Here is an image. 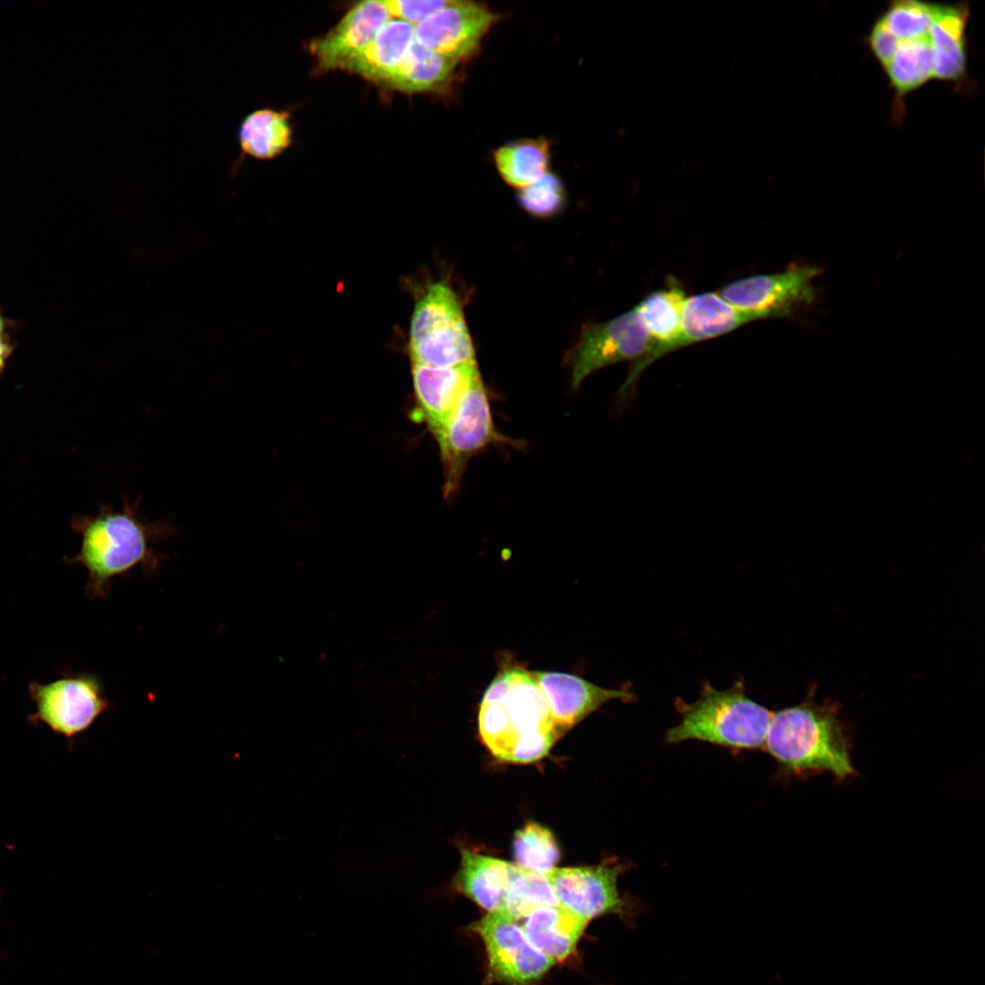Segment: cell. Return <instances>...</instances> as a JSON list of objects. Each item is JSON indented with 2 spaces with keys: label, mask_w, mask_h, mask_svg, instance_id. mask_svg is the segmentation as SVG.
Here are the masks:
<instances>
[{
  "label": "cell",
  "mask_w": 985,
  "mask_h": 985,
  "mask_svg": "<svg viewBox=\"0 0 985 985\" xmlns=\"http://www.w3.org/2000/svg\"><path fill=\"white\" fill-rule=\"evenodd\" d=\"M478 721L491 753L514 763L543 758L562 734L533 672L509 661L484 691Z\"/></svg>",
  "instance_id": "1"
},
{
  "label": "cell",
  "mask_w": 985,
  "mask_h": 985,
  "mask_svg": "<svg viewBox=\"0 0 985 985\" xmlns=\"http://www.w3.org/2000/svg\"><path fill=\"white\" fill-rule=\"evenodd\" d=\"M140 500L125 498L119 510L104 505L96 516L78 524L81 547L72 561L88 573L85 592L89 598H106L112 579L135 567L149 573L158 568L163 556L154 543L174 529L164 521L148 523L139 513Z\"/></svg>",
  "instance_id": "2"
},
{
  "label": "cell",
  "mask_w": 985,
  "mask_h": 985,
  "mask_svg": "<svg viewBox=\"0 0 985 985\" xmlns=\"http://www.w3.org/2000/svg\"><path fill=\"white\" fill-rule=\"evenodd\" d=\"M763 749L787 773L826 771L839 780L855 773L836 713L813 701L774 712Z\"/></svg>",
  "instance_id": "3"
},
{
  "label": "cell",
  "mask_w": 985,
  "mask_h": 985,
  "mask_svg": "<svg viewBox=\"0 0 985 985\" xmlns=\"http://www.w3.org/2000/svg\"><path fill=\"white\" fill-rule=\"evenodd\" d=\"M677 708L681 721L667 731L669 743L698 740L733 750L763 749L773 714L746 695L742 679L725 690L706 684L699 700H678Z\"/></svg>",
  "instance_id": "4"
},
{
  "label": "cell",
  "mask_w": 985,
  "mask_h": 985,
  "mask_svg": "<svg viewBox=\"0 0 985 985\" xmlns=\"http://www.w3.org/2000/svg\"><path fill=\"white\" fill-rule=\"evenodd\" d=\"M29 694L36 707L30 721L42 722L67 739L87 731L113 707L100 680L91 674H78L48 684L33 682Z\"/></svg>",
  "instance_id": "5"
},
{
  "label": "cell",
  "mask_w": 985,
  "mask_h": 985,
  "mask_svg": "<svg viewBox=\"0 0 985 985\" xmlns=\"http://www.w3.org/2000/svg\"><path fill=\"white\" fill-rule=\"evenodd\" d=\"M496 438L489 399L478 373L436 437L445 471L446 496L458 489L470 459Z\"/></svg>",
  "instance_id": "6"
},
{
  "label": "cell",
  "mask_w": 985,
  "mask_h": 985,
  "mask_svg": "<svg viewBox=\"0 0 985 985\" xmlns=\"http://www.w3.org/2000/svg\"><path fill=\"white\" fill-rule=\"evenodd\" d=\"M627 869V864L610 859L591 866L554 868L545 876L560 905L586 921L607 914L630 920L637 905L617 888V878Z\"/></svg>",
  "instance_id": "7"
},
{
  "label": "cell",
  "mask_w": 985,
  "mask_h": 985,
  "mask_svg": "<svg viewBox=\"0 0 985 985\" xmlns=\"http://www.w3.org/2000/svg\"><path fill=\"white\" fill-rule=\"evenodd\" d=\"M653 347L638 314L630 311L611 320L590 323L566 357L571 385L578 387L591 373L620 361L640 359Z\"/></svg>",
  "instance_id": "8"
},
{
  "label": "cell",
  "mask_w": 985,
  "mask_h": 985,
  "mask_svg": "<svg viewBox=\"0 0 985 985\" xmlns=\"http://www.w3.org/2000/svg\"><path fill=\"white\" fill-rule=\"evenodd\" d=\"M483 941L491 977L509 985H531L555 963L503 911L489 912L472 926Z\"/></svg>",
  "instance_id": "9"
},
{
  "label": "cell",
  "mask_w": 985,
  "mask_h": 985,
  "mask_svg": "<svg viewBox=\"0 0 985 985\" xmlns=\"http://www.w3.org/2000/svg\"><path fill=\"white\" fill-rule=\"evenodd\" d=\"M821 269L791 264L784 271L762 274L731 282L718 292L733 306L772 317L789 316L815 298L814 279Z\"/></svg>",
  "instance_id": "10"
},
{
  "label": "cell",
  "mask_w": 985,
  "mask_h": 985,
  "mask_svg": "<svg viewBox=\"0 0 985 985\" xmlns=\"http://www.w3.org/2000/svg\"><path fill=\"white\" fill-rule=\"evenodd\" d=\"M497 19L498 16L481 3L449 1L414 26V40L457 62L468 60L479 51Z\"/></svg>",
  "instance_id": "11"
},
{
  "label": "cell",
  "mask_w": 985,
  "mask_h": 985,
  "mask_svg": "<svg viewBox=\"0 0 985 985\" xmlns=\"http://www.w3.org/2000/svg\"><path fill=\"white\" fill-rule=\"evenodd\" d=\"M390 19L382 1L357 4L326 36L311 43L318 67L324 71L345 68Z\"/></svg>",
  "instance_id": "12"
},
{
  "label": "cell",
  "mask_w": 985,
  "mask_h": 985,
  "mask_svg": "<svg viewBox=\"0 0 985 985\" xmlns=\"http://www.w3.org/2000/svg\"><path fill=\"white\" fill-rule=\"evenodd\" d=\"M532 672L547 700L552 719L562 733L609 700H634V695L627 690L602 688L576 675L556 671Z\"/></svg>",
  "instance_id": "13"
},
{
  "label": "cell",
  "mask_w": 985,
  "mask_h": 985,
  "mask_svg": "<svg viewBox=\"0 0 985 985\" xmlns=\"http://www.w3.org/2000/svg\"><path fill=\"white\" fill-rule=\"evenodd\" d=\"M478 373L476 363L453 368L412 364L417 410L435 438L446 426L462 393Z\"/></svg>",
  "instance_id": "14"
},
{
  "label": "cell",
  "mask_w": 985,
  "mask_h": 985,
  "mask_svg": "<svg viewBox=\"0 0 985 985\" xmlns=\"http://www.w3.org/2000/svg\"><path fill=\"white\" fill-rule=\"evenodd\" d=\"M685 291L678 283L648 294L634 307L647 329L653 347L647 356L637 360L624 389H627L652 362L669 353L681 330Z\"/></svg>",
  "instance_id": "15"
},
{
  "label": "cell",
  "mask_w": 985,
  "mask_h": 985,
  "mask_svg": "<svg viewBox=\"0 0 985 985\" xmlns=\"http://www.w3.org/2000/svg\"><path fill=\"white\" fill-rule=\"evenodd\" d=\"M765 318H769L765 314L733 306L718 292L696 294L685 299L680 335L672 351L725 335L743 325Z\"/></svg>",
  "instance_id": "16"
},
{
  "label": "cell",
  "mask_w": 985,
  "mask_h": 985,
  "mask_svg": "<svg viewBox=\"0 0 985 985\" xmlns=\"http://www.w3.org/2000/svg\"><path fill=\"white\" fill-rule=\"evenodd\" d=\"M454 889L489 912L501 911L509 887L521 868L514 864L461 847Z\"/></svg>",
  "instance_id": "17"
},
{
  "label": "cell",
  "mask_w": 985,
  "mask_h": 985,
  "mask_svg": "<svg viewBox=\"0 0 985 985\" xmlns=\"http://www.w3.org/2000/svg\"><path fill=\"white\" fill-rule=\"evenodd\" d=\"M969 7L961 5H937L928 31L932 54V78L960 79L966 70L965 29Z\"/></svg>",
  "instance_id": "18"
},
{
  "label": "cell",
  "mask_w": 985,
  "mask_h": 985,
  "mask_svg": "<svg viewBox=\"0 0 985 985\" xmlns=\"http://www.w3.org/2000/svg\"><path fill=\"white\" fill-rule=\"evenodd\" d=\"M239 158L231 168L233 176L245 156L264 161L284 152L292 142L289 114L270 108L256 109L248 113L237 130Z\"/></svg>",
  "instance_id": "19"
},
{
  "label": "cell",
  "mask_w": 985,
  "mask_h": 985,
  "mask_svg": "<svg viewBox=\"0 0 985 985\" xmlns=\"http://www.w3.org/2000/svg\"><path fill=\"white\" fill-rule=\"evenodd\" d=\"M413 41V25L390 19L345 69L371 81L385 83L401 64Z\"/></svg>",
  "instance_id": "20"
},
{
  "label": "cell",
  "mask_w": 985,
  "mask_h": 985,
  "mask_svg": "<svg viewBox=\"0 0 985 985\" xmlns=\"http://www.w3.org/2000/svg\"><path fill=\"white\" fill-rule=\"evenodd\" d=\"M587 921L561 905L544 907L526 917L524 931L528 939L555 962L575 949Z\"/></svg>",
  "instance_id": "21"
},
{
  "label": "cell",
  "mask_w": 985,
  "mask_h": 985,
  "mask_svg": "<svg viewBox=\"0 0 985 985\" xmlns=\"http://www.w3.org/2000/svg\"><path fill=\"white\" fill-rule=\"evenodd\" d=\"M457 64L414 40L401 64L385 84L409 93L438 91L451 83Z\"/></svg>",
  "instance_id": "22"
},
{
  "label": "cell",
  "mask_w": 985,
  "mask_h": 985,
  "mask_svg": "<svg viewBox=\"0 0 985 985\" xmlns=\"http://www.w3.org/2000/svg\"><path fill=\"white\" fill-rule=\"evenodd\" d=\"M550 143L545 138L508 142L493 152L496 170L509 185L523 189L548 172Z\"/></svg>",
  "instance_id": "23"
},
{
  "label": "cell",
  "mask_w": 985,
  "mask_h": 985,
  "mask_svg": "<svg viewBox=\"0 0 985 985\" xmlns=\"http://www.w3.org/2000/svg\"><path fill=\"white\" fill-rule=\"evenodd\" d=\"M412 364L453 368L475 363L474 347L466 323L410 342Z\"/></svg>",
  "instance_id": "24"
},
{
  "label": "cell",
  "mask_w": 985,
  "mask_h": 985,
  "mask_svg": "<svg viewBox=\"0 0 985 985\" xmlns=\"http://www.w3.org/2000/svg\"><path fill=\"white\" fill-rule=\"evenodd\" d=\"M465 322L457 295L443 282L432 284L415 306L410 342Z\"/></svg>",
  "instance_id": "25"
},
{
  "label": "cell",
  "mask_w": 985,
  "mask_h": 985,
  "mask_svg": "<svg viewBox=\"0 0 985 985\" xmlns=\"http://www.w3.org/2000/svg\"><path fill=\"white\" fill-rule=\"evenodd\" d=\"M897 96H904L932 78V54L928 38L900 41L884 67Z\"/></svg>",
  "instance_id": "26"
},
{
  "label": "cell",
  "mask_w": 985,
  "mask_h": 985,
  "mask_svg": "<svg viewBox=\"0 0 985 985\" xmlns=\"http://www.w3.org/2000/svg\"><path fill=\"white\" fill-rule=\"evenodd\" d=\"M513 853L521 869L545 875L560 859V850L553 834L543 825L530 822L513 837Z\"/></svg>",
  "instance_id": "27"
},
{
  "label": "cell",
  "mask_w": 985,
  "mask_h": 985,
  "mask_svg": "<svg viewBox=\"0 0 985 985\" xmlns=\"http://www.w3.org/2000/svg\"><path fill=\"white\" fill-rule=\"evenodd\" d=\"M557 905L560 903L545 875L521 869L509 887L501 911L518 921L538 908Z\"/></svg>",
  "instance_id": "28"
},
{
  "label": "cell",
  "mask_w": 985,
  "mask_h": 985,
  "mask_svg": "<svg viewBox=\"0 0 985 985\" xmlns=\"http://www.w3.org/2000/svg\"><path fill=\"white\" fill-rule=\"evenodd\" d=\"M937 5L901 0L892 2L881 18L900 41L928 38Z\"/></svg>",
  "instance_id": "29"
},
{
  "label": "cell",
  "mask_w": 985,
  "mask_h": 985,
  "mask_svg": "<svg viewBox=\"0 0 985 985\" xmlns=\"http://www.w3.org/2000/svg\"><path fill=\"white\" fill-rule=\"evenodd\" d=\"M517 199L523 209L531 215L548 218L563 210L566 195L560 178L548 171L535 182L520 189Z\"/></svg>",
  "instance_id": "30"
},
{
  "label": "cell",
  "mask_w": 985,
  "mask_h": 985,
  "mask_svg": "<svg viewBox=\"0 0 985 985\" xmlns=\"http://www.w3.org/2000/svg\"><path fill=\"white\" fill-rule=\"evenodd\" d=\"M389 16L416 26L421 20L448 4V0H383Z\"/></svg>",
  "instance_id": "31"
},
{
  "label": "cell",
  "mask_w": 985,
  "mask_h": 985,
  "mask_svg": "<svg viewBox=\"0 0 985 985\" xmlns=\"http://www.w3.org/2000/svg\"><path fill=\"white\" fill-rule=\"evenodd\" d=\"M900 40L887 27L880 17L874 25L868 36V44L877 61L885 67L894 56Z\"/></svg>",
  "instance_id": "32"
},
{
  "label": "cell",
  "mask_w": 985,
  "mask_h": 985,
  "mask_svg": "<svg viewBox=\"0 0 985 985\" xmlns=\"http://www.w3.org/2000/svg\"><path fill=\"white\" fill-rule=\"evenodd\" d=\"M13 350V345L10 343L8 337L0 334V374L3 371L6 359Z\"/></svg>",
  "instance_id": "33"
},
{
  "label": "cell",
  "mask_w": 985,
  "mask_h": 985,
  "mask_svg": "<svg viewBox=\"0 0 985 985\" xmlns=\"http://www.w3.org/2000/svg\"><path fill=\"white\" fill-rule=\"evenodd\" d=\"M5 328V320L2 316V315L0 314V334H3Z\"/></svg>",
  "instance_id": "34"
}]
</instances>
